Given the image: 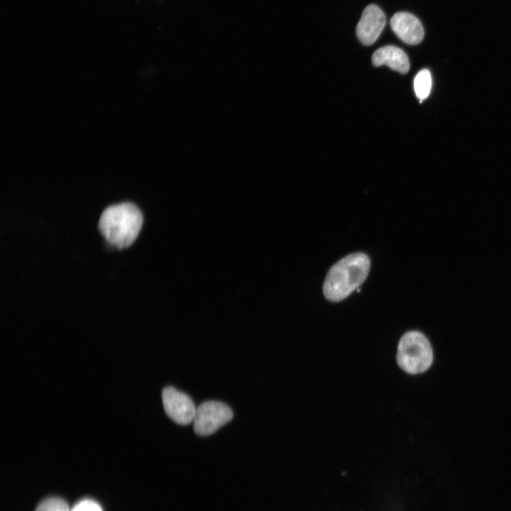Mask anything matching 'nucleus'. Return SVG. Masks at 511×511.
Segmentation results:
<instances>
[{"label": "nucleus", "instance_id": "nucleus-1", "mask_svg": "<svg viewBox=\"0 0 511 511\" xmlns=\"http://www.w3.org/2000/svg\"><path fill=\"white\" fill-rule=\"evenodd\" d=\"M143 223L144 216L139 207L126 201L106 207L100 215L97 229L109 246L123 250L136 241Z\"/></svg>", "mask_w": 511, "mask_h": 511}, {"label": "nucleus", "instance_id": "nucleus-2", "mask_svg": "<svg viewBox=\"0 0 511 511\" xmlns=\"http://www.w3.org/2000/svg\"><path fill=\"white\" fill-rule=\"evenodd\" d=\"M370 259L365 253H351L329 270L323 285L324 297L338 302L347 297L365 281L370 270Z\"/></svg>", "mask_w": 511, "mask_h": 511}, {"label": "nucleus", "instance_id": "nucleus-3", "mask_svg": "<svg viewBox=\"0 0 511 511\" xmlns=\"http://www.w3.org/2000/svg\"><path fill=\"white\" fill-rule=\"evenodd\" d=\"M433 361L432 346L420 331H410L400 339L397 353L398 366L409 374L425 372Z\"/></svg>", "mask_w": 511, "mask_h": 511}, {"label": "nucleus", "instance_id": "nucleus-4", "mask_svg": "<svg viewBox=\"0 0 511 511\" xmlns=\"http://www.w3.org/2000/svg\"><path fill=\"white\" fill-rule=\"evenodd\" d=\"M233 417L231 408L218 401H207L196 408L194 430L199 436H208L229 422Z\"/></svg>", "mask_w": 511, "mask_h": 511}, {"label": "nucleus", "instance_id": "nucleus-5", "mask_svg": "<svg viewBox=\"0 0 511 511\" xmlns=\"http://www.w3.org/2000/svg\"><path fill=\"white\" fill-rule=\"evenodd\" d=\"M162 400L165 413L173 421L182 425L193 422L197 407L189 395L168 386L163 390Z\"/></svg>", "mask_w": 511, "mask_h": 511}, {"label": "nucleus", "instance_id": "nucleus-6", "mask_svg": "<svg viewBox=\"0 0 511 511\" xmlns=\"http://www.w3.org/2000/svg\"><path fill=\"white\" fill-rule=\"evenodd\" d=\"M385 23V15L378 6H367L356 26L358 40L365 45H372L380 35Z\"/></svg>", "mask_w": 511, "mask_h": 511}, {"label": "nucleus", "instance_id": "nucleus-7", "mask_svg": "<svg viewBox=\"0 0 511 511\" xmlns=\"http://www.w3.org/2000/svg\"><path fill=\"white\" fill-rule=\"evenodd\" d=\"M392 31L404 43L410 45L419 43L424 35L420 21L408 12H397L390 19Z\"/></svg>", "mask_w": 511, "mask_h": 511}, {"label": "nucleus", "instance_id": "nucleus-8", "mask_svg": "<svg viewBox=\"0 0 511 511\" xmlns=\"http://www.w3.org/2000/svg\"><path fill=\"white\" fill-rule=\"evenodd\" d=\"M375 66L387 65L391 70L402 74L410 70V62L407 54L400 48L385 45L378 49L372 55Z\"/></svg>", "mask_w": 511, "mask_h": 511}, {"label": "nucleus", "instance_id": "nucleus-9", "mask_svg": "<svg viewBox=\"0 0 511 511\" xmlns=\"http://www.w3.org/2000/svg\"><path fill=\"white\" fill-rule=\"evenodd\" d=\"M430 72L424 69L419 71L414 79V89L417 97L422 101L427 98L432 89Z\"/></svg>", "mask_w": 511, "mask_h": 511}, {"label": "nucleus", "instance_id": "nucleus-10", "mask_svg": "<svg viewBox=\"0 0 511 511\" xmlns=\"http://www.w3.org/2000/svg\"><path fill=\"white\" fill-rule=\"evenodd\" d=\"M35 511H70L67 502L58 498H50L37 507Z\"/></svg>", "mask_w": 511, "mask_h": 511}, {"label": "nucleus", "instance_id": "nucleus-11", "mask_svg": "<svg viewBox=\"0 0 511 511\" xmlns=\"http://www.w3.org/2000/svg\"><path fill=\"white\" fill-rule=\"evenodd\" d=\"M70 511H102V510L95 501L83 500L76 504Z\"/></svg>", "mask_w": 511, "mask_h": 511}]
</instances>
